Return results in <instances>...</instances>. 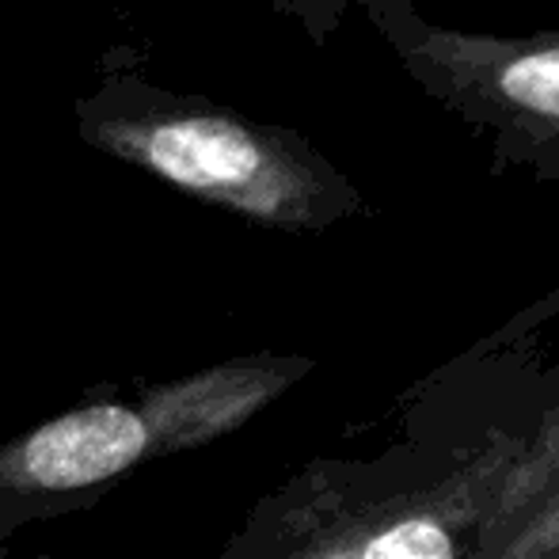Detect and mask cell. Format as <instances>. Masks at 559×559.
I'll return each instance as SVG.
<instances>
[{
    "mask_svg": "<svg viewBox=\"0 0 559 559\" xmlns=\"http://www.w3.org/2000/svg\"><path fill=\"white\" fill-rule=\"evenodd\" d=\"M73 115L88 148L251 222L317 228L358 210L354 183L305 133L148 81L126 50L107 53Z\"/></svg>",
    "mask_w": 559,
    "mask_h": 559,
    "instance_id": "cell-1",
    "label": "cell"
},
{
    "mask_svg": "<svg viewBox=\"0 0 559 559\" xmlns=\"http://www.w3.org/2000/svg\"><path fill=\"white\" fill-rule=\"evenodd\" d=\"M373 31L419 92L487 141L495 171L559 179V31H461L423 20L419 8Z\"/></svg>",
    "mask_w": 559,
    "mask_h": 559,
    "instance_id": "cell-2",
    "label": "cell"
},
{
    "mask_svg": "<svg viewBox=\"0 0 559 559\" xmlns=\"http://www.w3.org/2000/svg\"><path fill=\"white\" fill-rule=\"evenodd\" d=\"M145 449V427L126 407H88L43 427L23 449V468L50 491H73L122 472Z\"/></svg>",
    "mask_w": 559,
    "mask_h": 559,
    "instance_id": "cell-3",
    "label": "cell"
},
{
    "mask_svg": "<svg viewBox=\"0 0 559 559\" xmlns=\"http://www.w3.org/2000/svg\"><path fill=\"white\" fill-rule=\"evenodd\" d=\"M271 8L274 15L301 27L312 46H328L335 38V31L346 23L350 8H361L369 27H377V23L392 20V15L412 12L415 0H271Z\"/></svg>",
    "mask_w": 559,
    "mask_h": 559,
    "instance_id": "cell-4",
    "label": "cell"
},
{
    "mask_svg": "<svg viewBox=\"0 0 559 559\" xmlns=\"http://www.w3.org/2000/svg\"><path fill=\"white\" fill-rule=\"evenodd\" d=\"M361 559H453V545L438 525L430 522H404L396 530L369 540Z\"/></svg>",
    "mask_w": 559,
    "mask_h": 559,
    "instance_id": "cell-5",
    "label": "cell"
}]
</instances>
